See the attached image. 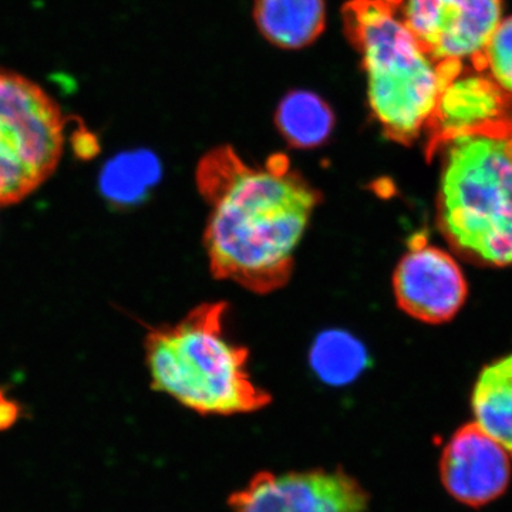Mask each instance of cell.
Wrapping results in <instances>:
<instances>
[{"label": "cell", "mask_w": 512, "mask_h": 512, "mask_svg": "<svg viewBox=\"0 0 512 512\" xmlns=\"http://www.w3.org/2000/svg\"><path fill=\"white\" fill-rule=\"evenodd\" d=\"M309 360L320 380L332 386L352 383L369 363L365 346L345 330L320 333L313 343Z\"/></svg>", "instance_id": "14"}, {"label": "cell", "mask_w": 512, "mask_h": 512, "mask_svg": "<svg viewBox=\"0 0 512 512\" xmlns=\"http://www.w3.org/2000/svg\"><path fill=\"white\" fill-rule=\"evenodd\" d=\"M232 512H365L369 494L343 470L259 473L232 494Z\"/></svg>", "instance_id": "7"}, {"label": "cell", "mask_w": 512, "mask_h": 512, "mask_svg": "<svg viewBox=\"0 0 512 512\" xmlns=\"http://www.w3.org/2000/svg\"><path fill=\"white\" fill-rule=\"evenodd\" d=\"M471 407L474 423L512 457V353L481 370Z\"/></svg>", "instance_id": "12"}, {"label": "cell", "mask_w": 512, "mask_h": 512, "mask_svg": "<svg viewBox=\"0 0 512 512\" xmlns=\"http://www.w3.org/2000/svg\"><path fill=\"white\" fill-rule=\"evenodd\" d=\"M342 18L362 60L377 124L390 140L412 146L426 131L444 83L466 64L436 62L384 0H350Z\"/></svg>", "instance_id": "2"}, {"label": "cell", "mask_w": 512, "mask_h": 512, "mask_svg": "<svg viewBox=\"0 0 512 512\" xmlns=\"http://www.w3.org/2000/svg\"><path fill=\"white\" fill-rule=\"evenodd\" d=\"M471 69L488 74L495 83L512 93V16L501 19L483 55Z\"/></svg>", "instance_id": "16"}, {"label": "cell", "mask_w": 512, "mask_h": 512, "mask_svg": "<svg viewBox=\"0 0 512 512\" xmlns=\"http://www.w3.org/2000/svg\"><path fill=\"white\" fill-rule=\"evenodd\" d=\"M441 157L437 224L450 247L474 264L512 265V136L451 138Z\"/></svg>", "instance_id": "4"}, {"label": "cell", "mask_w": 512, "mask_h": 512, "mask_svg": "<svg viewBox=\"0 0 512 512\" xmlns=\"http://www.w3.org/2000/svg\"><path fill=\"white\" fill-rule=\"evenodd\" d=\"M254 18L262 35L282 49L312 45L325 29L323 0H255Z\"/></svg>", "instance_id": "11"}, {"label": "cell", "mask_w": 512, "mask_h": 512, "mask_svg": "<svg viewBox=\"0 0 512 512\" xmlns=\"http://www.w3.org/2000/svg\"><path fill=\"white\" fill-rule=\"evenodd\" d=\"M436 62L476 66L505 0H384Z\"/></svg>", "instance_id": "6"}, {"label": "cell", "mask_w": 512, "mask_h": 512, "mask_svg": "<svg viewBox=\"0 0 512 512\" xmlns=\"http://www.w3.org/2000/svg\"><path fill=\"white\" fill-rule=\"evenodd\" d=\"M158 158L146 150L130 151L113 158L101 175V190L113 202L130 204L146 195L160 178Z\"/></svg>", "instance_id": "15"}, {"label": "cell", "mask_w": 512, "mask_h": 512, "mask_svg": "<svg viewBox=\"0 0 512 512\" xmlns=\"http://www.w3.org/2000/svg\"><path fill=\"white\" fill-rule=\"evenodd\" d=\"M275 124L292 147L323 146L335 127V114L322 97L305 90L286 94L275 113Z\"/></svg>", "instance_id": "13"}, {"label": "cell", "mask_w": 512, "mask_h": 512, "mask_svg": "<svg viewBox=\"0 0 512 512\" xmlns=\"http://www.w3.org/2000/svg\"><path fill=\"white\" fill-rule=\"evenodd\" d=\"M195 181L210 207L204 245L212 275L261 295L284 288L320 191L284 154L251 165L228 146L201 158Z\"/></svg>", "instance_id": "1"}, {"label": "cell", "mask_w": 512, "mask_h": 512, "mask_svg": "<svg viewBox=\"0 0 512 512\" xmlns=\"http://www.w3.org/2000/svg\"><path fill=\"white\" fill-rule=\"evenodd\" d=\"M19 414L18 404L0 392V431L10 429L18 421Z\"/></svg>", "instance_id": "17"}, {"label": "cell", "mask_w": 512, "mask_h": 512, "mask_svg": "<svg viewBox=\"0 0 512 512\" xmlns=\"http://www.w3.org/2000/svg\"><path fill=\"white\" fill-rule=\"evenodd\" d=\"M227 311L225 302L202 303L146 339L151 387L202 416L258 412L272 402L252 382L248 350L225 333Z\"/></svg>", "instance_id": "3"}, {"label": "cell", "mask_w": 512, "mask_h": 512, "mask_svg": "<svg viewBox=\"0 0 512 512\" xmlns=\"http://www.w3.org/2000/svg\"><path fill=\"white\" fill-rule=\"evenodd\" d=\"M64 124L59 104L39 84L0 69V207L25 200L55 173Z\"/></svg>", "instance_id": "5"}, {"label": "cell", "mask_w": 512, "mask_h": 512, "mask_svg": "<svg viewBox=\"0 0 512 512\" xmlns=\"http://www.w3.org/2000/svg\"><path fill=\"white\" fill-rule=\"evenodd\" d=\"M440 477L458 503L484 507L500 498L510 485V454L476 423H467L444 447Z\"/></svg>", "instance_id": "10"}, {"label": "cell", "mask_w": 512, "mask_h": 512, "mask_svg": "<svg viewBox=\"0 0 512 512\" xmlns=\"http://www.w3.org/2000/svg\"><path fill=\"white\" fill-rule=\"evenodd\" d=\"M427 160L451 138L468 134L512 136V93L470 66L444 83L426 131Z\"/></svg>", "instance_id": "8"}, {"label": "cell", "mask_w": 512, "mask_h": 512, "mask_svg": "<svg viewBox=\"0 0 512 512\" xmlns=\"http://www.w3.org/2000/svg\"><path fill=\"white\" fill-rule=\"evenodd\" d=\"M397 305L412 318L440 325L454 318L467 301L466 278L456 259L429 245L423 234L413 237L409 251L393 275Z\"/></svg>", "instance_id": "9"}, {"label": "cell", "mask_w": 512, "mask_h": 512, "mask_svg": "<svg viewBox=\"0 0 512 512\" xmlns=\"http://www.w3.org/2000/svg\"><path fill=\"white\" fill-rule=\"evenodd\" d=\"M74 140H77L76 143L73 144L77 156H84V154L94 156L97 150H99V144H97L96 137H93L92 133L82 131V133L74 134Z\"/></svg>", "instance_id": "18"}]
</instances>
